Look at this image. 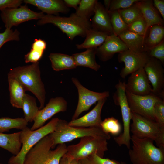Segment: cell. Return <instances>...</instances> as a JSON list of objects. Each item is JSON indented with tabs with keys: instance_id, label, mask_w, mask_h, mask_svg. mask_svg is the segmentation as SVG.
I'll list each match as a JSON object with an SVG mask.
<instances>
[{
	"instance_id": "obj_21",
	"label": "cell",
	"mask_w": 164,
	"mask_h": 164,
	"mask_svg": "<svg viewBox=\"0 0 164 164\" xmlns=\"http://www.w3.org/2000/svg\"><path fill=\"white\" fill-rule=\"evenodd\" d=\"M135 4L140 9L143 17L146 22L148 29L155 25L163 26L164 20L161 18L154 7L153 1L139 0Z\"/></svg>"
},
{
	"instance_id": "obj_26",
	"label": "cell",
	"mask_w": 164,
	"mask_h": 164,
	"mask_svg": "<svg viewBox=\"0 0 164 164\" xmlns=\"http://www.w3.org/2000/svg\"><path fill=\"white\" fill-rule=\"evenodd\" d=\"M21 131L11 134L0 133V147L14 155L19 152L22 146L20 141Z\"/></svg>"
},
{
	"instance_id": "obj_22",
	"label": "cell",
	"mask_w": 164,
	"mask_h": 164,
	"mask_svg": "<svg viewBox=\"0 0 164 164\" xmlns=\"http://www.w3.org/2000/svg\"><path fill=\"white\" fill-rule=\"evenodd\" d=\"M96 48L87 49L85 51L72 55L77 67H86L95 71L99 70L101 66L96 60Z\"/></svg>"
},
{
	"instance_id": "obj_27",
	"label": "cell",
	"mask_w": 164,
	"mask_h": 164,
	"mask_svg": "<svg viewBox=\"0 0 164 164\" xmlns=\"http://www.w3.org/2000/svg\"><path fill=\"white\" fill-rule=\"evenodd\" d=\"M108 36L91 28L87 32L84 41L81 44H76V47L79 49L97 48L104 43Z\"/></svg>"
},
{
	"instance_id": "obj_38",
	"label": "cell",
	"mask_w": 164,
	"mask_h": 164,
	"mask_svg": "<svg viewBox=\"0 0 164 164\" xmlns=\"http://www.w3.org/2000/svg\"><path fill=\"white\" fill-rule=\"evenodd\" d=\"M155 121L162 127L164 128V100L162 99L157 102L154 107Z\"/></svg>"
},
{
	"instance_id": "obj_3",
	"label": "cell",
	"mask_w": 164,
	"mask_h": 164,
	"mask_svg": "<svg viewBox=\"0 0 164 164\" xmlns=\"http://www.w3.org/2000/svg\"><path fill=\"white\" fill-rule=\"evenodd\" d=\"M131 140L128 154L133 164H164V148L156 147L152 140L132 135Z\"/></svg>"
},
{
	"instance_id": "obj_13",
	"label": "cell",
	"mask_w": 164,
	"mask_h": 164,
	"mask_svg": "<svg viewBox=\"0 0 164 164\" xmlns=\"http://www.w3.org/2000/svg\"><path fill=\"white\" fill-rule=\"evenodd\" d=\"M150 58L145 51L137 52L128 49L119 53L118 56L119 62L125 64L120 73L121 77L125 79L128 75L144 68Z\"/></svg>"
},
{
	"instance_id": "obj_5",
	"label": "cell",
	"mask_w": 164,
	"mask_h": 164,
	"mask_svg": "<svg viewBox=\"0 0 164 164\" xmlns=\"http://www.w3.org/2000/svg\"><path fill=\"white\" fill-rule=\"evenodd\" d=\"M47 23L56 26L71 40L78 36L85 37L88 31L91 28L90 20L79 17L75 13H72L69 17L44 15L37 22L38 25Z\"/></svg>"
},
{
	"instance_id": "obj_17",
	"label": "cell",
	"mask_w": 164,
	"mask_h": 164,
	"mask_svg": "<svg viewBox=\"0 0 164 164\" xmlns=\"http://www.w3.org/2000/svg\"><path fill=\"white\" fill-rule=\"evenodd\" d=\"M128 49L117 36L113 34L107 36L104 43L96 49V55L101 61L111 59L117 53H119Z\"/></svg>"
},
{
	"instance_id": "obj_4",
	"label": "cell",
	"mask_w": 164,
	"mask_h": 164,
	"mask_svg": "<svg viewBox=\"0 0 164 164\" xmlns=\"http://www.w3.org/2000/svg\"><path fill=\"white\" fill-rule=\"evenodd\" d=\"M49 135L53 142V149L59 144L86 136L101 138L107 140L111 138L109 134L104 132L101 128L71 126L68 125L66 120L60 119L57 123L54 131Z\"/></svg>"
},
{
	"instance_id": "obj_29",
	"label": "cell",
	"mask_w": 164,
	"mask_h": 164,
	"mask_svg": "<svg viewBox=\"0 0 164 164\" xmlns=\"http://www.w3.org/2000/svg\"><path fill=\"white\" fill-rule=\"evenodd\" d=\"M22 109L24 113V118L28 123L34 121L40 110L37 106L36 99L26 93L23 99Z\"/></svg>"
},
{
	"instance_id": "obj_44",
	"label": "cell",
	"mask_w": 164,
	"mask_h": 164,
	"mask_svg": "<svg viewBox=\"0 0 164 164\" xmlns=\"http://www.w3.org/2000/svg\"><path fill=\"white\" fill-rule=\"evenodd\" d=\"M46 46V41L41 39H36L32 45V48H36L44 51Z\"/></svg>"
},
{
	"instance_id": "obj_15",
	"label": "cell",
	"mask_w": 164,
	"mask_h": 164,
	"mask_svg": "<svg viewBox=\"0 0 164 164\" xmlns=\"http://www.w3.org/2000/svg\"><path fill=\"white\" fill-rule=\"evenodd\" d=\"M67 107V101L62 97L50 99L46 106L39 110L30 129L34 130L43 126L45 123L55 114L66 111Z\"/></svg>"
},
{
	"instance_id": "obj_7",
	"label": "cell",
	"mask_w": 164,
	"mask_h": 164,
	"mask_svg": "<svg viewBox=\"0 0 164 164\" xmlns=\"http://www.w3.org/2000/svg\"><path fill=\"white\" fill-rule=\"evenodd\" d=\"M131 120L130 131L132 135L139 138H150L157 147L164 148V128L155 121L132 112Z\"/></svg>"
},
{
	"instance_id": "obj_28",
	"label": "cell",
	"mask_w": 164,
	"mask_h": 164,
	"mask_svg": "<svg viewBox=\"0 0 164 164\" xmlns=\"http://www.w3.org/2000/svg\"><path fill=\"white\" fill-rule=\"evenodd\" d=\"M149 34L145 40V50L153 47L160 43L164 40V27L163 26L155 25L148 29Z\"/></svg>"
},
{
	"instance_id": "obj_45",
	"label": "cell",
	"mask_w": 164,
	"mask_h": 164,
	"mask_svg": "<svg viewBox=\"0 0 164 164\" xmlns=\"http://www.w3.org/2000/svg\"><path fill=\"white\" fill-rule=\"evenodd\" d=\"M154 7L158 10L160 14L164 19V0H154L153 1Z\"/></svg>"
},
{
	"instance_id": "obj_14",
	"label": "cell",
	"mask_w": 164,
	"mask_h": 164,
	"mask_svg": "<svg viewBox=\"0 0 164 164\" xmlns=\"http://www.w3.org/2000/svg\"><path fill=\"white\" fill-rule=\"evenodd\" d=\"M144 69L152 85L153 93L164 98V69L163 64L158 60L150 57Z\"/></svg>"
},
{
	"instance_id": "obj_47",
	"label": "cell",
	"mask_w": 164,
	"mask_h": 164,
	"mask_svg": "<svg viewBox=\"0 0 164 164\" xmlns=\"http://www.w3.org/2000/svg\"><path fill=\"white\" fill-rule=\"evenodd\" d=\"M110 0H104V6L106 9L108 11H109L110 3L111 2Z\"/></svg>"
},
{
	"instance_id": "obj_36",
	"label": "cell",
	"mask_w": 164,
	"mask_h": 164,
	"mask_svg": "<svg viewBox=\"0 0 164 164\" xmlns=\"http://www.w3.org/2000/svg\"><path fill=\"white\" fill-rule=\"evenodd\" d=\"M128 30L137 34L146 36L148 29L146 22L142 17L128 25Z\"/></svg>"
},
{
	"instance_id": "obj_46",
	"label": "cell",
	"mask_w": 164,
	"mask_h": 164,
	"mask_svg": "<svg viewBox=\"0 0 164 164\" xmlns=\"http://www.w3.org/2000/svg\"><path fill=\"white\" fill-rule=\"evenodd\" d=\"M64 2L68 7H73L76 10L78 7L79 5L80 0H64Z\"/></svg>"
},
{
	"instance_id": "obj_49",
	"label": "cell",
	"mask_w": 164,
	"mask_h": 164,
	"mask_svg": "<svg viewBox=\"0 0 164 164\" xmlns=\"http://www.w3.org/2000/svg\"><path fill=\"white\" fill-rule=\"evenodd\" d=\"M0 164H2V163H0Z\"/></svg>"
},
{
	"instance_id": "obj_9",
	"label": "cell",
	"mask_w": 164,
	"mask_h": 164,
	"mask_svg": "<svg viewBox=\"0 0 164 164\" xmlns=\"http://www.w3.org/2000/svg\"><path fill=\"white\" fill-rule=\"evenodd\" d=\"M107 141L91 136L83 137L78 143L67 146L66 153L77 161L94 154L104 158L105 152L108 150Z\"/></svg>"
},
{
	"instance_id": "obj_2",
	"label": "cell",
	"mask_w": 164,
	"mask_h": 164,
	"mask_svg": "<svg viewBox=\"0 0 164 164\" xmlns=\"http://www.w3.org/2000/svg\"><path fill=\"white\" fill-rule=\"evenodd\" d=\"M53 142L49 135L34 145L26 154L23 164H59L63 156L67 152L65 143L59 144L51 150Z\"/></svg>"
},
{
	"instance_id": "obj_10",
	"label": "cell",
	"mask_w": 164,
	"mask_h": 164,
	"mask_svg": "<svg viewBox=\"0 0 164 164\" xmlns=\"http://www.w3.org/2000/svg\"><path fill=\"white\" fill-rule=\"evenodd\" d=\"M125 93L132 112L155 121L154 106L156 103L164 98L153 93L146 95L139 96L133 94L126 90Z\"/></svg>"
},
{
	"instance_id": "obj_6",
	"label": "cell",
	"mask_w": 164,
	"mask_h": 164,
	"mask_svg": "<svg viewBox=\"0 0 164 164\" xmlns=\"http://www.w3.org/2000/svg\"><path fill=\"white\" fill-rule=\"evenodd\" d=\"M59 119L54 118L45 125L34 130H31L27 127L22 130L20 135L22 144L20 151L17 155L9 159L8 163L23 164L25 157L29 151L43 137L54 131Z\"/></svg>"
},
{
	"instance_id": "obj_41",
	"label": "cell",
	"mask_w": 164,
	"mask_h": 164,
	"mask_svg": "<svg viewBox=\"0 0 164 164\" xmlns=\"http://www.w3.org/2000/svg\"><path fill=\"white\" fill-rule=\"evenodd\" d=\"M44 51L35 48H31L30 51L25 55L26 63H32L38 62L42 57Z\"/></svg>"
},
{
	"instance_id": "obj_30",
	"label": "cell",
	"mask_w": 164,
	"mask_h": 164,
	"mask_svg": "<svg viewBox=\"0 0 164 164\" xmlns=\"http://www.w3.org/2000/svg\"><path fill=\"white\" fill-rule=\"evenodd\" d=\"M28 122L24 118H15L9 117L0 118V133L8 132L15 128L21 130L27 127Z\"/></svg>"
},
{
	"instance_id": "obj_42",
	"label": "cell",
	"mask_w": 164,
	"mask_h": 164,
	"mask_svg": "<svg viewBox=\"0 0 164 164\" xmlns=\"http://www.w3.org/2000/svg\"><path fill=\"white\" fill-rule=\"evenodd\" d=\"M22 2L23 1L21 0H0V10L6 8L19 7Z\"/></svg>"
},
{
	"instance_id": "obj_32",
	"label": "cell",
	"mask_w": 164,
	"mask_h": 164,
	"mask_svg": "<svg viewBox=\"0 0 164 164\" xmlns=\"http://www.w3.org/2000/svg\"><path fill=\"white\" fill-rule=\"evenodd\" d=\"M114 34L118 36L128 30V26L123 20L117 10L108 11Z\"/></svg>"
},
{
	"instance_id": "obj_40",
	"label": "cell",
	"mask_w": 164,
	"mask_h": 164,
	"mask_svg": "<svg viewBox=\"0 0 164 164\" xmlns=\"http://www.w3.org/2000/svg\"><path fill=\"white\" fill-rule=\"evenodd\" d=\"M139 0H112L108 11H116L128 8Z\"/></svg>"
},
{
	"instance_id": "obj_1",
	"label": "cell",
	"mask_w": 164,
	"mask_h": 164,
	"mask_svg": "<svg viewBox=\"0 0 164 164\" xmlns=\"http://www.w3.org/2000/svg\"><path fill=\"white\" fill-rule=\"evenodd\" d=\"M8 76L16 79L26 91H29L36 97L40 103L39 109L44 107L46 92L41 78L39 62L12 69Z\"/></svg>"
},
{
	"instance_id": "obj_39",
	"label": "cell",
	"mask_w": 164,
	"mask_h": 164,
	"mask_svg": "<svg viewBox=\"0 0 164 164\" xmlns=\"http://www.w3.org/2000/svg\"><path fill=\"white\" fill-rule=\"evenodd\" d=\"M149 56L159 60L163 65L164 63V40L146 51Z\"/></svg>"
},
{
	"instance_id": "obj_16",
	"label": "cell",
	"mask_w": 164,
	"mask_h": 164,
	"mask_svg": "<svg viewBox=\"0 0 164 164\" xmlns=\"http://www.w3.org/2000/svg\"><path fill=\"white\" fill-rule=\"evenodd\" d=\"M125 89L126 91L137 95L144 96L153 93L144 68L130 74L125 84Z\"/></svg>"
},
{
	"instance_id": "obj_33",
	"label": "cell",
	"mask_w": 164,
	"mask_h": 164,
	"mask_svg": "<svg viewBox=\"0 0 164 164\" xmlns=\"http://www.w3.org/2000/svg\"><path fill=\"white\" fill-rule=\"evenodd\" d=\"M117 11L128 26L137 19L143 17L140 9L135 3L128 8Z\"/></svg>"
},
{
	"instance_id": "obj_12",
	"label": "cell",
	"mask_w": 164,
	"mask_h": 164,
	"mask_svg": "<svg viewBox=\"0 0 164 164\" xmlns=\"http://www.w3.org/2000/svg\"><path fill=\"white\" fill-rule=\"evenodd\" d=\"M71 80L76 87L78 94V104L72 120L78 118L82 112L88 110L97 102L109 96L108 91L101 92L92 91L84 87L77 78L73 77Z\"/></svg>"
},
{
	"instance_id": "obj_43",
	"label": "cell",
	"mask_w": 164,
	"mask_h": 164,
	"mask_svg": "<svg viewBox=\"0 0 164 164\" xmlns=\"http://www.w3.org/2000/svg\"><path fill=\"white\" fill-rule=\"evenodd\" d=\"M59 164H79L78 161L66 153L61 158Z\"/></svg>"
},
{
	"instance_id": "obj_19",
	"label": "cell",
	"mask_w": 164,
	"mask_h": 164,
	"mask_svg": "<svg viewBox=\"0 0 164 164\" xmlns=\"http://www.w3.org/2000/svg\"><path fill=\"white\" fill-rule=\"evenodd\" d=\"M91 28L110 35L114 34L108 11L100 2H97L91 22Z\"/></svg>"
},
{
	"instance_id": "obj_11",
	"label": "cell",
	"mask_w": 164,
	"mask_h": 164,
	"mask_svg": "<svg viewBox=\"0 0 164 164\" xmlns=\"http://www.w3.org/2000/svg\"><path fill=\"white\" fill-rule=\"evenodd\" d=\"M1 11V19L6 29H9L30 20L39 19L45 15L42 12L30 10L26 5L16 8H6Z\"/></svg>"
},
{
	"instance_id": "obj_31",
	"label": "cell",
	"mask_w": 164,
	"mask_h": 164,
	"mask_svg": "<svg viewBox=\"0 0 164 164\" xmlns=\"http://www.w3.org/2000/svg\"><path fill=\"white\" fill-rule=\"evenodd\" d=\"M97 0H81L75 13L77 16L89 20L91 17L94 14L95 6Z\"/></svg>"
},
{
	"instance_id": "obj_20",
	"label": "cell",
	"mask_w": 164,
	"mask_h": 164,
	"mask_svg": "<svg viewBox=\"0 0 164 164\" xmlns=\"http://www.w3.org/2000/svg\"><path fill=\"white\" fill-rule=\"evenodd\" d=\"M23 2L34 5L47 15H57L59 13H67L70 11L63 0H24Z\"/></svg>"
},
{
	"instance_id": "obj_34",
	"label": "cell",
	"mask_w": 164,
	"mask_h": 164,
	"mask_svg": "<svg viewBox=\"0 0 164 164\" xmlns=\"http://www.w3.org/2000/svg\"><path fill=\"white\" fill-rule=\"evenodd\" d=\"M101 128L104 132L114 135L120 134L122 129L121 125L118 120L113 117L106 118L102 121Z\"/></svg>"
},
{
	"instance_id": "obj_37",
	"label": "cell",
	"mask_w": 164,
	"mask_h": 164,
	"mask_svg": "<svg viewBox=\"0 0 164 164\" xmlns=\"http://www.w3.org/2000/svg\"><path fill=\"white\" fill-rule=\"evenodd\" d=\"M0 28V29H1ZM20 33L18 30L6 29L5 31L0 33V49L6 42L11 41H18L20 40Z\"/></svg>"
},
{
	"instance_id": "obj_23",
	"label": "cell",
	"mask_w": 164,
	"mask_h": 164,
	"mask_svg": "<svg viewBox=\"0 0 164 164\" xmlns=\"http://www.w3.org/2000/svg\"><path fill=\"white\" fill-rule=\"evenodd\" d=\"M8 78L10 103L13 107L22 109L26 90L16 79L9 76Z\"/></svg>"
},
{
	"instance_id": "obj_18",
	"label": "cell",
	"mask_w": 164,
	"mask_h": 164,
	"mask_svg": "<svg viewBox=\"0 0 164 164\" xmlns=\"http://www.w3.org/2000/svg\"><path fill=\"white\" fill-rule=\"evenodd\" d=\"M107 99L104 98L99 100L90 112L80 118L71 120L68 122V125L74 127L101 128L102 121L101 117V112Z\"/></svg>"
},
{
	"instance_id": "obj_8",
	"label": "cell",
	"mask_w": 164,
	"mask_h": 164,
	"mask_svg": "<svg viewBox=\"0 0 164 164\" xmlns=\"http://www.w3.org/2000/svg\"><path fill=\"white\" fill-rule=\"evenodd\" d=\"M125 84L119 80L115 86L116 91L113 96L115 104L120 108L123 125V132L119 136L114 138L119 146L124 145L128 149L130 148L131 136L130 135L131 112L129 107L125 93Z\"/></svg>"
},
{
	"instance_id": "obj_25",
	"label": "cell",
	"mask_w": 164,
	"mask_h": 164,
	"mask_svg": "<svg viewBox=\"0 0 164 164\" xmlns=\"http://www.w3.org/2000/svg\"><path fill=\"white\" fill-rule=\"evenodd\" d=\"M49 58L52 68L58 71L65 70H71L77 67L72 56L58 53H51Z\"/></svg>"
},
{
	"instance_id": "obj_24",
	"label": "cell",
	"mask_w": 164,
	"mask_h": 164,
	"mask_svg": "<svg viewBox=\"0 0 164 164\" xmlns=\"http://www.w3.org/2000/svg\"><path fill=\"white\" fill-rule=\"evenodd\" d=\"M125 43L128 49L137 52L145 51V40L143 36L127 30L118 36Z\"/></svg>"
},
{
	"instance_id": "obj_48",
	"label": "cell",
	"mask_w": 164,
	"mask_h": 164,
	"mask_svg": "<svg viewBox=\"0 0 164 164\" xmlns=\"http://www.w3.org/2000/svg\"><path fill=\"white\" fill-rule=\"evenodd\" d=\"M120 164H127L126 163L124 162H120Z\"/></svg>"
},
{
	"instance_id": "obj_35",
	"label": "cell",
	"mask_w": 164,
	"mask_h": 164,
	"mask_svg": "<svg viewBox=\"0 0 164 164\" xmlns=\"http://www.w3.org/2000/svg\"><path fill=\"white\" fill-rule=\"evenodd\" d=\"M78 161L79 164H120L117 161L101 158L96 154H91Z\"/></svg>"
}]
</instances>
